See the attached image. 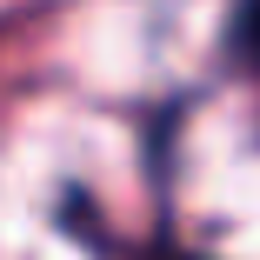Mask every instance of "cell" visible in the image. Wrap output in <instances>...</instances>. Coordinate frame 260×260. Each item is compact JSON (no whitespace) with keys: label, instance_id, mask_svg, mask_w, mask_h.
<instances>
[{"label":"cell","instance_id":"obj_1","mask_svg":"<svg viewBox=\"0 0 260 260\" xmlns=\"http://www.w3.org/2000/svg\"><path fill=\"white\" fill-rule=\"evenodd\" d=\"M127 260H214L207 247H187V240H174V234H153L147 247H134Z\"/></svg>","mask_w":260,"mask_h":260}]
</instances>
